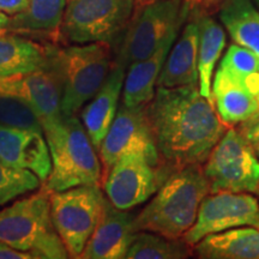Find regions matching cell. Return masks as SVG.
Here are the masks:
<instances>
[{"instance_id":"obj_34","label":"cell","mask_w":259,"mask_h":259,"mask_svg":"<svg viewBox=\"0 0 259 259\" xmlns=\"http://www.w3.org/2000/svg\"><path fill=\"white\" fill-rule=\"evenodd\" d=\"M9 21H10V16L0 11V35H4L8 32Z\"/></svg>"},{"instance_id":"obj_35","label":"cell","mask_w":259,"mask_h":259,"mask_svg":"<svg viewBox=\"0 0 259 259\" xmlns=\"http://www.w3.org/2000/svg\"><path fill=\"white\" fill-rule=\"evenodd\" d=\"M254 149H255V154L259 156V144H254Z\"/></svg>"},{"instance_id":"obj_7","label":"cell","mask_w":259,"mask_h":259,"mask_svg":"<svg viewBox=\"0 0 259 259\" xmlns=\"http://www.w3.org/2000/svg\"><path fill=\"white\" fill-rule=\"evenodd\" d=\"M186 19L184 0H148L138 5L114 61L127 69L136 61L147 59L170 34L180 31Z\"/></svg>"},{"instance_id":"obj_31","label":"cell","mask_w":259,"mask_h":259,"mask_svg":"<svg viewBox=\"0 0 259 259\" xmlns=\"http://www.w3.org/2000/svg\"><path fill=\"white\" fill-rule=\"evenodd\" d=\"M0 259H32L31 255L10 247L9 245L0 241Z\"/></svg>"},{"instance_id":"obj_16","label":"cell","mask_w":259,"mask_h":259,"mask_svg":"<svg viewBox=\"0 0 259 259\" xmlns=\"http://www.w3.org/2000/svg\"><path fill=\"white\" fill-rule=\"evenodd\" d=\"M125 76L126 67L114 61L105 83L80 113V121L96 150L101 147L103 138L118 112V102Z\"/></svg>"},{"instance_id":"obj_30","label":"cell","mask_w":259,"mask_h":259,"mask_svg":"<svg viewBox=\"0 0 259 259\" xmlns=\"http://www.w3.org/2000/svg\"><path fill=\"white\" fill-rule=\"evenodd\" d=\"M28 5L29 0H0V11L12 17L23 12Z\"/></svg>"},{"instance_id":"obj_36","label":"cell","mask_w":259,"mask_h":259,"mask_svg":"<svg viewBox=\"0 0 259 259\" xmlns=\"http://www.w3.org/2000/svg\"><path fill=\"white\" fill-rule=\"evenodd\" d=\"M145 2H148V0H137V6L143 4V3H145Z\"/></svg>"},{"instance_id":"obj_23","label":"cell","mask_w":259,"mask_h":259,"mask_svg":"<svg viewBox=\"0 0 259 259\" xmlns=\"http://www.w3.org/2000/svg\"><path fill=\"white\" fill-rule=\"evenodd\" d=\"M67 0H29L28 8L10 17L8 32L50 35L59 32Z\"/></svg>"},{"instance_id":"obj_20","label":"cell","mask_w":259,"mask_h":259,"mask_svg":"<svg viewBox=\"0 0 259 259\" xmlns=\"http://www.w3.org/2000/svg\"><path fill=\"white\" fill-rule=\"evenodd\" d=\"M194 253L203 259H259V228L250 226L206 235L194 245Z\"/></svg>"},{"instance_id":"obj_14","label":"cell","mask_w":259,"mask_h":259,"mask_svg":"<svg viewBox=\"0 0 259 259\" xmlns=\"http://www.w3.org/2000/svg\"><path fill=\"white\" fill-rule=\"evenodd\" d=\"M0 160L10 167L31 171L41 181L52 169L50 148L45 134L0 125Z\"/></svg>"},{"instance_id":"obj_32","label":"cell","mask_w":259,"mask_h":259,"mask_svg":"<svg viewBox=\"0 0 259 259\" xmlns=\"http://www.w3.org/2000/svg\"><path fill=\"white\" fill-rule=\"evenodd\" d=\"M242 135L245 136L246 139L252 144H259V121L255 124L248 126V127L241 128Z\"/></svg>"},{"instance_id":"obj_13","label":"cell","mask_w":259,"mask_h":259,"mask_svg":"<svg viewBox=\"0 0 259 259\" xmlns=\"http://www.w3.org/2000/svg\"><path fill=\"white\" fill-rule=\"evenodd\" d=\"M0 93L17 96L29 103L37 113L44 128L63 118L61 83L50 58L41 69L21 76L0 78Z\"/></svg>"},{"instance_id":"obj_3","label":"cell","mask_w":259,"mask_h":259,"mask_svg":"<svg viewBox=\"0 0 259 259\" xmlns=\"http://www.w3.org/2000/svg\"><path fill=\"white\" fill-rule=\"evenodd\" d=\"M50 148L52 169L42 189L48 193L76 186L100 185L102 166L82 121L63 115L60 121L44 128Z\"/></svg>"},{"instance_id":"obj_33","label":"cell","mask_w":259,"mask_h":259,"mask_svg":"<svg viewBox=\"0 0 259 259\" xmlns=\"http://www.w3.org/2000/svg\"><path fill=\"white\" fill-rule=\"evenodd\" d=\"M255 99H257V111H255L254 114L252 115L251 118L248 119L247 121H246V122H244V124H242L241 128L248 127V126L253 125V124H255V122H258V121H259V90H258V93L255 94Z\"/></svg>"},{"instance_id":"obj_29","label":"cell","mask_w":259,"mask_h":259,"mask_svg":"<svg viewBox=\"0 0 259 259\" xmlns=\"http://www.w3.org/2000/svg\"><path fill=\"white\" fill-rule=\"evenodd\" d=\"M226 0H184L187 8V21H197L215 15L221 10Z\"/></svg>"},{"instance_id":"obj_1","label":"cell","mask_w":259,"mask_h":259,"mask_svg":"<svg viewBox=\"0 0 259 259\" xmlns=\"http://www.w3.org/2000/svg\"><path fill=\"white\" fill-rule=\"evenodd\" d=\"M147 115L155 148L170 174L191 164H203L227 128L213 100L199 93L198 84L157 87L147 105Z\"/></svg>"},{"instance_id":"obj_24","label":"cell","mask_w":259,"mask_h":259,"mask_svg":"<svg viewBox=\"0 0 259 259\" xmlns=\"http://www.w3.org/2000/svg\"><path fill=\"white\" fill-rule=\"evenodd\" d=\"M197 22L199 27L198 88L204 97L212 100L211 77L226 46V32L211 16L197 19Z\"/></svg>"},{"instance_id":"obj_2","label":"cell","mask_w":259,"mask_h":259,"mask_svg":"<svg viewBox=\"0 0 259 259\" xmlns=\"http://www.w3.org/2000/svg\"><path fill=\"white\" fill-rule=\"evenodd\" d=\"M209 193L202 164L173 171L135 218L136 228L169 239L183 238L196 222L200 203Z\"/></svg>"},{"instance_id":"obj_4","label":"cell","mask_w":259,"mask_h":259,"mask_svg":"<svg viewBox=\"0 0 259 259\" xmlns=\"http://www.w3.org/2000/svg\"><path fill=\"white\" fill-rule=\"evenodd\" d=\"M48 46L50 63L61 83V113L73 115L99 92L114 61L112 46L105 42Z\"/></svg>"},{"instance_id":"obj_17","label":"cell","mask_w":259,"mask_h":259,"mask_svg":"<svg viewBox=\"0 0 259 259\" xmlns=\"http://www.w3.org/2000/svg\"><path fill=\"white\" fill-rule=\"evenodd\" d=\"M198 22L189 19L179 40L168 53L156 85L177 88L198 83Z\"/></svg>"},{"instance_id":"obj_21","label":"cell","mask_w":259,"mask_h":259,"mask_svg":"<svg viewBox=\"0 0 259 259\" xmlns=\"http://www.w3.org/2000/svg\"><path fill=\"white\" fill-rule=\"evenodd\" d=\"M47 63V45H40L14 32L0 35V78L32 72Z\"/></svg>"},{"instance_id":"obj_39","label":"cell","mask_w":259,"mask_h":259,"mask_svg":"<svg viewBox=\"0 0 259 259\" xmlns=\"http://www.w3.org/2000/svg\"><path fill=\"white\" fill-rule=\"evenodd\" d=\"M258 6H259V5H258Z\"/></svg>"},{"instance_id":"obj_27","label":"cell","mask_w":259,"mask_h":259,"mask_svg":"<svg viewBox=\"0 0 259 259\" xmlns=\"http://www.w3.org/2000/svg\"><path fill=\"white\" fill-rule=\"evenodd\" d=\"M0 125L34 130L44 134L42 122L32 107L17 96L0 93Z\"/></svg>"},{"instance_id":"obj_6","label":"cell","mask_w":259,"mask_h":259,"mask_svg":"<svg viewBox=\"0 0 259 259\" xmlns=\"http://www.w3.org/2000/svg\"><path fill=\"white\" fill-rule=\"evenodd\" d=\"M136 8L137 0H67L59 35L72 45L120 44Z\"/></svg>"},{"instance_id":"obj_5","label":"cell","mask_w":259,"mask_h":259,"mask_svg":"<svg viewBox=\"0 0 259 259\" xmlns=\"http://www.w3.org/2000/svg\"><path fill=\"white\" fill-rule=\"evenodd\" d=\"M0 241L32 259L70 258L52 222L50 193L44 189L0 211Z\"/></svg>"},{"instance_id":"obj_26","label":"cell","mask_w":259,"mask_h":259,"mask_svg":"<svg viewBox=\"0 0 259 259\" xmlns=\"http://www.w3.org/2000/svg\"><path fill=\"white\" fill-rule=\"evenodd\" d=\"M220 67L228 71L234 78L245 84L252 93L259 90V58L248 48L233 44L222 58Z\"/></svg>"},{"instance_id":"obj_25","label":"cell","mask_w":259,"mask_h":259,"mask_svg":"<svg viewBox=\"0 0 259 259\" xmlns=\"http://www.w3.org/2000/svg\"><path fill=\"white\" fill-rule=\"evenodd\" d=\"M192 255L191 246L183 239H169L151 232L139 231L125 258L128 259H184Z\"/></svg>"},{"instance_id":"obj_19","label":"cell","mask_w":259,"mask_h":259,"mask_svg":"<svg viewBox=\"0 0 259 259\" xmlns=\"http://www.w3.org/2000/svg\"><path fill=\"white\" fill-rule=\"evenodd\" d=\"M178 34L179 31L170 34L147 59L130 65L122 87L121 103L128 107H135L148 105L153 100L158 76L171 46L177 40Z\"/></svg>"},{"instance_id":"obj_18","label":"cell","mask_w":259,"mask_h":259,"mask_svg":"<svg viewBox=\"0 0 259 259\" xmlns=\"http://www.w3.org/2000/svg\"><path fill=\"white\" fill-rule=\"evenodd\" d=\"M216 112L227 127L244 124L257 111V99L245 84L219 66L212 82Z\"/></svg>"},{"instance_id":"obj_28","label":"cell","mask_w":259,"mask_h":259,"mask_svg":"<svg viewBox=\"0 0 259 259\" xmlns=\"http://www.w3.org/2000/svg\"><path fill=\"white\" fill-rule=\"evenodd\" d=\"M41 181L31 171L10 167L0 160V206L38 189Z\"/></svg>"},{"instance_id":"obj_8","label":"cell","mask_w":259,"mask_h":259,"mask_svg":"<svg viewBox=\"0 0 259 259\" xmlns=\"http://www.w3.org/2000/svg\"><path fill=\"white\" fill-rule=\"evenodd\" d=\"M107 198L99 185H83L50 193L51 218L70 258H80L99 225Z\"/></svg>"},{"instance_id":"obj_37","label":"cell","mask_w":259,"mask_h":259,"mask_svg":"<svg viewBox=\"0 0 259 259\" xmlns=\"http://www.w3.org/2000/svg\"><path fill=\"white\" fill-rule=\"evenodd\" d=\"M253 2H254L257 5H259V0H253Z\"/></svg>"},{"instance_id":"obj_11","label":"cell","mask_w":259,"mask_h":259,"mask_svg":"<svg viewBox=\"0 0 259 259\" xmlns=\"http://www.w3.org/2000/svg\"><path fill=\"white\" fill-rule=\"evenodd\" d=\"M251 226L259 228V203L248 192L209 193L200 203L196 222L183 239L191 247L206 235Z\"/></svg>"},{"instance_id":"obj_22","label":"cell","mask_w":259,"mask_h":259,"mask_svg":"<svg viewBox=\"0 0 259 259\" xmlns=\"http://www.w3.org/2000/svg\"><path fill=\"white\" fill-rule=\"evenodd\" d=\"M219 12L233 42L259 58V11L253 0H226Z\"/></svg>"},{"instance_id":"obj_10","label":"cell","mask_w":259,"mask_h":259,"mask_svg":"<svg viewBox=\"0 0 259 259\" xmlns=\"http://www.w3.org/2000/svg\"><path fill=\"white\" fill-rule=\"evenodd\" d=\"M169 176L158 156L132 151L115 162L102 186L115 208L130 210L147 202Z\"/></svg>"},{"instance_id":"obj_38","label":"cell","mask_w":259,"mask_h":259,"mask_svg":"<svg viewBox=\"0 0 259 259\" xmlns=\"http://www.w3.org/2000/svg\"><path fill=\"white\" fill-rule=\"evenodd\" d=\"M257 194H258V197H259V187H258V191H257Z\"/></svg>"},{"instance_id":"obj_12","label":"cell","mask_w":259,"mask_h":259,"mask_svg":"<svg viewBox=\"0 0 259 259\" xmlns=\"http://www.w3.org/2000/svg\"><path fill=\"white\" fill-rule=\"evenodd\" d=\"M132 151L158 156L148 121L147 105L128 107L121 103L99 149L102 177L107 176L119 158Z\"/></svg>"},{"instance_id":"obj_9","label":"cell","mask_w":259,"mask_h":259,"mask_svg":"<svg viewBox=\"0 0 259 259\" xmlns=\"http://www.w3.org/2000/svg\"><path fill=\"white\" fill-rule=\"evenodd\" d=\"M204 176L210 193H257L259 187V161L252 143L242 132L229 127L213 147L204 162Z\"/></svg>"},{"instance_id":"obj_15","label":"cell","mask_w":259,"mask_h":259,"mask_svg":"<svg viewBox=\"0 0 259 259\" xmlns=\"http://www.w3.org/2000/svg\"><path fill=\"white\" fill-rule=\"evenodd\" d=\"M128 210L115 208L107 199L105 210L95 231L80 254L82 259H121L126 257L137 228Z\"/></svg>"}]
</instances>
